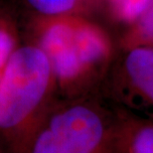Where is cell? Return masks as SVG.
<instances>
[{
  "instance_id": "cell-6",
  "label": "cell",
  "mask_w": 153,
  "mask_h": 153,
  "mask_svg": "<svg viewBox=\"0 0 153 153\" xmlns=\"http://www.w3.org/2000/svg\"><path fill=\"white\" fill-rule=\"evenodd\" d=\"M36 16H60L71 14L79 0H26Z\"/></svg>"
},
{
  "instance_id": "cell-1",
  "label": "cell",
  "mask_w": 153,
  "mask_h": 153,
  "mask_svg": "<svg viewBox=\"0 0 153 153\" xmlns=\"http://www.w3.org/2000/svg\"><path fill=\"white\" fill-rule=\"evenodd\" d=\"M55 90L44 51L33 42L18 46L0 78V138L16 149L50 106Z\"/></svg>"
},
{
  "instance_id": "cell-5",
  "label": "cell",
  "mask_w": 153,
  "mask_h": 153,
  "mask_svg": "<svg viewBox=\"0 0 153 153\" xmlns=\"http://www.w3.org/2000/svg\"><path fill=\"white\" fill-rule=\"evenodd\" d=\"M18 46L15 27L7 17L0 15V78L9 58Z\"/></svg>"
},
{
  "instance_id": "cell-9",
  "label": "cell",
  "mask_w": 153,
  "mask_h": 153,
  "mask_svg": "<svg viewBox=\"0 0 153 153\" xmlns=\"http://www.w3.org/2000/svg\"><path fill=\"white\" fill-rule=\"evenodd\" d=\"M140 28L145 36L153 40V2L140 16Z\"/></svg>"
},
{
  "instance_id": "cell-2",
  "label": "cell",
  "mask_w": 153,
  "mask_h": 153,
  "mask_svg": "<svg viewBox=\"0 0 153 153\" xmlns=\"http://www.w3.org/2000/svg\"><path fill=\"white\" fill-rule=\"evenodd\" d=\"M33 43L50 62L55 85L67 88L105 60L108 43L93 24L71 16H36Z\"/></svg>"
},
{
  "instance_id": "cell-8",
  "label": "cell",
  "mask_w": 153,
  "mask_h": 153,
  "mask_svg": "<svg viewBox=\"0 0 153 153\" xmlns=\"http://www.w3.org/2000/svg\"><path fill=\"white\" fill-rule=\"evenodd\" d=\"M137 153H153V128H145L137 134L132 144Z\"/></svg>"
},
{
  "instance_id": "cell-7",
  "label": "cell",
  "mask_w": 153,
  "mask_h": 153,
  "mask_svg": "<svg viewBox=\"0 0 153 153\" xmlns=\"http://www.w3.org/2000/svg\"><path fill=\"white\" fill-rule=\"evenodd\" d=\"M116 12L124 20L139 18L151 5L153 0H111Z\"/></svg>"
},
{
  "instance_id": "cell-3",
  "label": "cell",
  "mask_w": 153,
  "mask_h": 153,
  "mask_svg": "<svg viewBox=\"0 0 153 153\" xmlns=\"http://www.w3.org/2000/svg\"><path fill=\"white\" fill-rule=\"evenodd\" d=\"M105 137L100 116L85 105L51 109L39 118L16 150L32 153H90Z\"/></svg>"
},
{
  "instance_id": "cell-4",
  "label": "cell",
  "mask_w": 153,
  "mask_h": 153,
  "mask_svg": "<svg viewBox=\"0 0 153 153\" xmlns=\"http://www.w3.org/2000/svg\"><path fill=\"white\" fill-rule=\"evenodd\" d=\"M125 67L133 84L153 100V50L134 49L128 54Z\"/></svg>"
}]
</instances>
